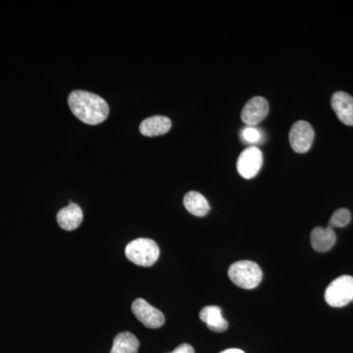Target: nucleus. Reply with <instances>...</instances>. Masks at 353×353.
Masks as SVG:
<instances>
[{
	"mask_svg": "<svg viewBox=\"0 0 353 353\" xmlns=\"http://www.w3.org/2000/svg\"><path fill=\"white\" fill-rule=\"evenodd\" d=\"M125 253L130 261L141 267L152 266L157 263L160 254L157 243L150 239H137L131 241L128 243Z\"/></svg>",
	"mask_w": 353,
	"mask_h": 353,
	"instance_id": "obj_3",
	"label": "nucleus"
},
{
	"mask_svg": "<svg viewBox=\"0 0 353 353\" xmlns=\"http://www.w3.org/2000/svg\"><path fill=\"white\" fill-rule=\"evenodd\" d=\"M220 353H245L241 350H239V348H229V350H224V352Z\"/></svg>",
	"mask_w": 353,
	"mask_h": 353,
	"instance_id": "obj_19",
	"label": "nucleus"
},
{
	"mask_svg": "<svg viewBox=\"0 0 353 353\" xmlns=\"http://www.w3.org/2000/svg\"><path fill=\"white\" fill-rule=\"evenodd\" d=\"M336 241V233L331 227H317L311 233V245L316 252H329Z\"/></svg>",
	"mask_w": 353,
	"mask_h": 353,
	"instance_id": "obj_13",
	"label": "nucleus"
},
{
	"mask_svg": "<svg viewBox=\"0 0 353 353\" xmlns=\"http://www.w3.org/2000/svg\"><path fill=\"white\" fill-rule=\"evenodd\" d=\"M139 341L130 332H123L114 338L110 353H138Z\"/></svg>",
	"mask_w": 353,
	"mask_h": 353,
	"instance_id": "obj_15",
	"label": "nucleus"
},
{
	"mask_svg": "<svg viewBox=\"0 0 353 353\" xmlns=\"http://www.w3.org/2000/svg\"><path fill=\"white\" fill-rule=\"evenodd\" d=\"M241 137L245 143L255 145V143H259L261 141L262 132L256 128L248 126L243 129Z\"/></svg>",
	"mask_w": 353,
	"mask_h": 353,
	"instance_id": "obj_17",
	"label": "nucleus"
},
{
	"mask_svg": "<svg viewBox=\"0 0 353 353\" xmlns=\"http://www.w3.org/2000/svg\"><path fill=\"white\" fill-rule=\"evenodd\" d=\"M201 321L208 325L211 331L215 333H223L226 331L229 324L222 316V310L216 305L205 306L199 313Z\"/></svg>",
	"mask_w": 353,
	"mask_h": 353,
	"instance_id": "obj_12",
	"label": "nucleus"
},
{
	"mask_svg": "<svg viewBox=\"0 0 353 353\" xmlns=\"http://www.w3.org/2000/svg\"><path fill=\"white\" fill-rule=\"evenodd\" d=\"M315 132L306 121H297L290 128L289 139L292 150L297 153H306L314 141Z\"/></svg>",
	"mask_w": 353,
	"mask_h": 353,
	"instance_id": "obj_5",
	"label": "nucleus"
},
{
	"mask_svg": "<svg viewBox=\"0 0 353 353\" xmlns=\"http://www.w3.org/2000/svg\"><path fill=\"white\" fill-rule=\"evenodd\" d=\"M170 353H194V350L189 343H183Z\"/></svg>",
	"mask_w": 353,
	"mask_h": 353,
	"instance_id": "obj_18",
	"label": "nucleus"
},
{
	"mask_svg": "<svg viewBox=\"0 0 353 353\" xmlns=\"http://www.w3.org/2000/svg\"><path fill=\"white\" fill-rule=\"evenodd\" d=\"M350 220H352V214H350V210L345 208L338 209L332 216L329 227H331L332 229L343 228L350 224Z\"/></svg>",
	"mask_w": 353,
	"mask_h": 353,
	"instance_id": "obj_16",
	"label": "nucleus"
},
{
	"mask_svg": "<svg viewBox=\"0 0 353 353\" xmlns=\"http://www.w3.org/2000/svg\"><path fill=\"white\" fill-rule=\"evenodd\" d=\"M83 214L82 209L76 203H70L57 213L58 225L65 231H74L82 224Z\"/></svg>",
	"mask_w": 353,
	"mask_h": 353,
	"instance_id": "obj_10",
	"label": "nucleus"
},
{
	"mask_svg": "<svg viewBox=\"0 0 353 353\" xmlns=\"http://www.w3.org/2000/svg\"><path fill=\"white\" fill-rule=\"evenodd\" d=\"M263 163V155L257 146L245 148L239 157L236 168L241 176L245 179L254 178L259 173Z\"/></svg>",
	"mask_w": 353,
	"mask_h": 353,
	"instance_id": "obj_7",
	"label": "nucleus"
},
{
	"mask_svg": "<svg viewBox=\"0 0 353 353\" xmlns=\"http://www.w3.org/2000/svg\"><path fill=\"white\" fill-rule=\"evenodd\" d=\"M325 299L332 307H343L353 301V277L345 275L334 280L327 288Z\"/></svg>",
	"mask_w": 353,
	"mask_h": 353,
	"instance_id": "obj_4",
	"label": "nucleus"
},
{
	"mask_svg": "<svg viewBox=\"0 0 353 353\" xmlns=\"http://www.w3.org/2000/svg\"><path fill=\"white\" fill-rule=\"evenodd\" d=\"M332 108L339 119L347 126H353V97L345 92H334L332 97Z\"/></svg>",
	"mask_w": 353,
	"mask_h": 353,
	"instance_id": "obj_9",
	"label": "nucleus"
},
{
	"mask_svg": "<svg viewBox=\"0 0 353 353\" xmlns=\"http://www.w3.org/2000/svg\"><path fill=\"white\" fill-rule=\"evenodd\" d=\"M269 112V103L264 97H252L246 102L241 110V120L248 126L254 127L262 120L265 119Z\"/></svg>",
	"mask_w": 353,
	"mask_h": 353,
	"instance_id": "obj_8",
	"label": "nucleus"
},
{
	"mask_svg": "<svg viewBox=\"0 0 353 353\" xmlns=\"http://www.w3.org/2000/svg\"><path fill=\"white\" fill-rule=\"evenodd\" d=\"M132 311L137 319L143 323L146 328L158 329L164 325L163 313L157 308L153 307L145 299H136L132 304Z\"/></svg>",
	"mask_w": 353,
	"mask_h": 353,
	"instance_id": "obj_6",
	"label": "nucleus"
},
{
	"mask_svg": "<svg viewBox=\"0 0 353 353\" xmlns=\"http://www.w3.org/2000/svg\"><path fill=\"white\" fill-rule=\"evenodd\" d=\"M183 205L190 214L203 217L210 210L208 199L197 192H190L183 197Z\"/></svg>",
	"mask_w": 353,
	"mask_h": 353,
	"instance_id": "obj_14",
	"label": "nucleus"
},
{
	"mask_svg": "<svg viewBox=\"0 0 353 353\" xmlns=\"http://www.w3.org/2000/svg\"><path fill=\"white\" fill-rule=\"evenodd\" d=\"M68 103L74 115L85 124L99 125L108 119V102L99 95L85 90H74L69 95Z\"/></svg>",
	"mask_w": 353,
	"mask_h": 353,
	"instance_id": "obj_1",
	"label": "nucleus"
},
{
	"mask_svg": "<svg viewBox=\"0 0 353 353\" xmlns=\"http://www.w3.org/2000/svg\"><path fill=\"white\" fill-rule=\"evenodd\" d=\"M171 120L166 116H152L141 122L139 132L145 137H158L170 131Z\"/></svg>",
	"mask_w": 353,
	"mask_h": 353,
	"instance_id": "obj_11",
	"label": "nucleus"
},
{
	"mask_svg": "<svg viewBox=\"0 0 353 353\" xmlns=\"http://www.w3.org/2000/svg\"><path fill=\"white\" fill-rule=\"evenodd\" d=\"M228 274L234 285L245 290L255 289L263 277L259 265L248 260L232 264Z\"/></svg>",
	"mask_w": 353,
	"mask_h": 353,
	"instance_id": "obj_2",
	"label": "nucleus"
}]
</instances>
